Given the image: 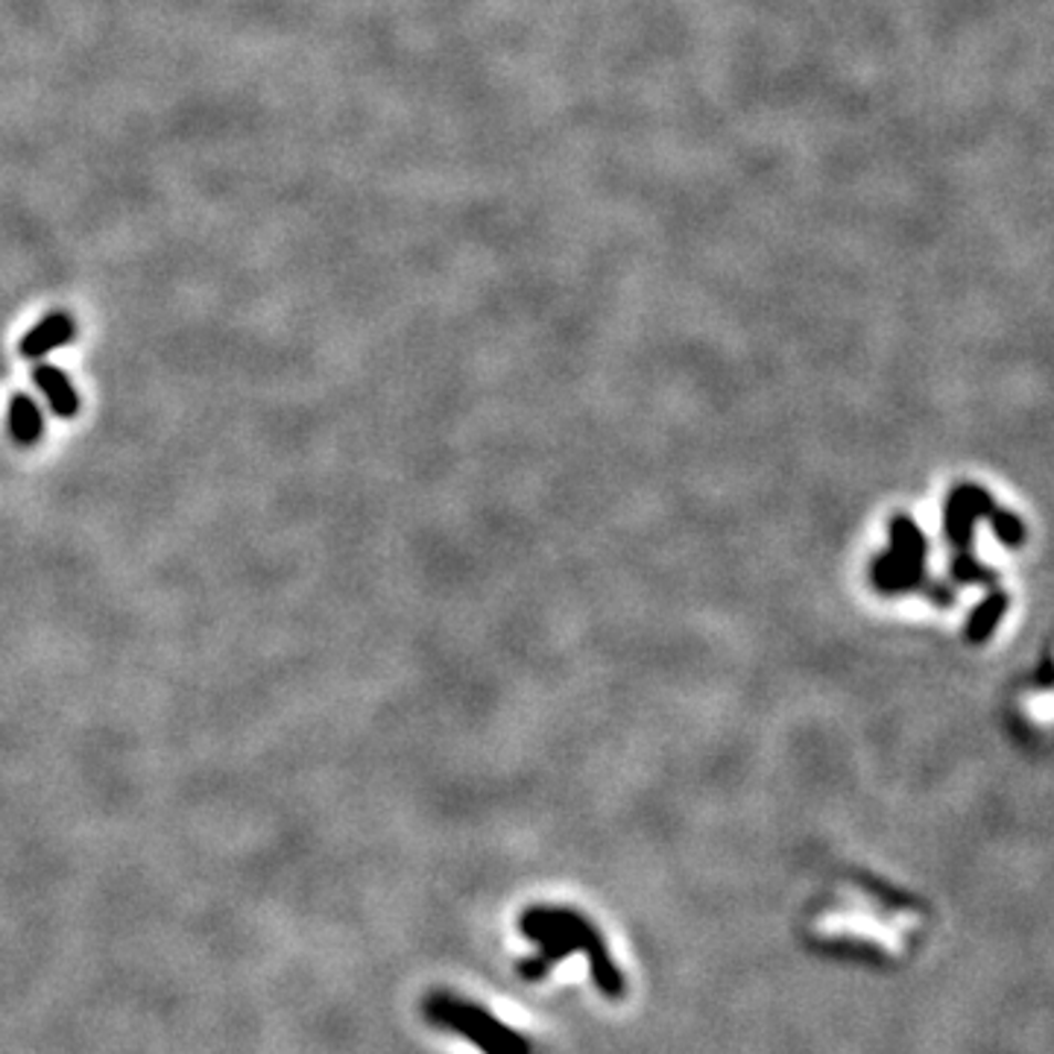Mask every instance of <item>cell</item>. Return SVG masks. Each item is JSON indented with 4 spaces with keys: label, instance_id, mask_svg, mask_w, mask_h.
Returning <instances> with one entry per match:
<instances>
[{
    "label": "cell",
    "instance_id": "6da1fadb",
    "mask_svg": "<svg viewBox=\"0 0 1054 1054\" xmlns=\"http://www.w3.org/2000/svg\"><path fill=\"white\" fill-rule=\"evenodd\" d=\"M521 931H525L527 940H534L539 946V955L525 958L519 963L521 979H545L554 963H560L562 958H569L575 952H583L598 990L603 995H610V999H619L624 993V976L612 963L601 935L578 911H569V908H527L525 917H521Z\"/></svg>",
    "mask_w": 1054,
    "mask_h": 1054
},
{
    "label": "cell",
    "instance_id": "7a4b0ae2",
    "mask_svg": "<svg viewBox=\"0 0 1054 1054\" xmlns=\"http://www.w3.org/2000/svg\"><path fill=\"white\" fill-rule=\"evenodd\" d=\"M428 1022H434L436 1029L454 1031L457 1037L468 1040L484 1054H530V1043L521 1037L519 1031L504 1025L498 1016L481 1008L477 1002H468L461 995L434 990L422 1002Z\"/></svg>",
    "mask_w": 1054,
    "mask_h": 1054
},
{
    "label": "cell",
    "instance_id": "3957f363",
    "mask_svg": "<svg viewBox=\"0 0 1054 1054\" xmlns=\"http://www.w3.org/2000/svg\"><path fill=\"white\" fill-rule=\"evenodd\" d=\"M76 340V319L65 310H53L44 319H39L18 344V355L21 358H44L48 351L59 349V346Z\"/></svg>",
    "mask_w": 1054,
    "mask_h": 1054
},
{
    "label": "cell",
    "instance_id": "277c9868",
    "mask_svg": "<svg viewBox=\"0 0 1054 1054\" xmlns=\"http://www.w3.org/2000/svg\"><path fill=\"white\" fill-rule=\"evenodd\" d=\"M33 381L56 417L71 419L80 413V393H76V387L71 384V378L62 369L51 367V363H39L33 369Z\"/></svg>",
    "mask_w": 1054,
    "mask_h": 1054
},
{
    "label": "cell",
    "instance_id": "5b68a950",
    "mask_svg": "<svg viewBox=\"0 0 1054 1054\" xmlns=\"http://www.w3.org/2000/svg\"><path fill=\"white\" fill-rule=\"evenodd\" d=\"M9 436L18 445H35L44 436V413L42 408L27 393H15L9 402Z\"/></svg>",
    "mask_w": 1054,
    "mask_h": 1054
}]
</instances>
